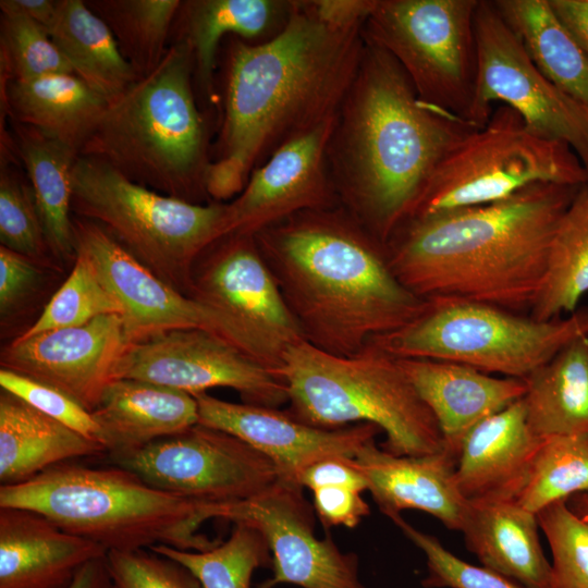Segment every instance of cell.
<instances>
[{
	"label": "cell",
	"instance_id": "1",
	"mask_svg": "<svg viewBox=\"0 0 588 588\" xmlns=\"http://www.w3.org/2000/svg\"><path fill=\"white\" fill-rule=\"evenodd\" d=\"M363 29L329 25L309 1H292L273 38L229 41L224 114L206 177L212 201L234 199L280 147L338 115L359 64Z\"/></svg>",
	"mask_w": 588,
	"mask_h": 588
},
{
	"label": "cell",
	"instance_id": "2",
	"mask_svg": "<svg viewBox=\"0 0 588 588\" xmlns=\"http://www.w3.org/2000/svg\"><path fill=\"white\" fill-rule=\"evenodd\" d=\"M474 128L421 101L394 58L364 35L327 148L341 206L385 245L442 158Z\"/></svg>",
	"mask_w": 588,
	"mask_h": 588
},
{
	"label": "cell",
	"instance_id": "3",
	"mask_svg": "<svg viewBox=\"0 0 588 588\" xmlns=\"http://www.w3.org/2000/svg\"><path fill=\"white\" fill-rule=\"evenodd\" d=\"M579 187L535 183L499 201L409 220L385 244L389 265L424 299L529 315L553 234Z\"/></svg>",
	"mask_w": 588,
	"mask_h": 588
},
{
	"label": "cell",
	"instance_id": "4",
	"mask_svg": "<svg viewBox=\"0 0 588 588\" xmlns=\"http://www.w3.org/2000/svg\"><path fill=\"white\" fill-rule=\"evenodd\" d=\"M304 339L350 356L422 310L385 245L342 206L295 213L254 235Z\"/></svg>",
	"mask_w": 588,
	"mask_h": 588
},
{
	"label": "cell",
	"instance_id": "5",
	"mask_svg": "<svg viewBox=\"0 0 588 588\" xmlns=\"http://www.w3.org/2000/svg\"><path fill=\"white\" fill-rule=\"evenodd\" d=\"M194 59L182 40L108 105L78 155L160 194L208 204L209 131L194 94Z\"/></svg>",
	"mask_w": 588,
	"mask_h": 588
},
{
	"label": "cell",
	"instance_id": "6",
	"mask_svg": "<svg viewBox=\"0 0 588 588\" xmlns=\"http://www.w3.org/2000/svg\"><path fill=\"white\" fill-rule=\"evenodd\" d=\"M1 507L41 514L107 553L156 546L205 551L221 542L200 532L216 518V504L160 490L113 464L89 467L71 461L24 482L0 486Z\"/></svg>",
	"mask_w": 588,
	"mask_h": 588
},
{
	"label": "cell",
	"instance_id": "7",
	"mask_svg": "<svg viewBox=\"0 0 588 588\" xmlns=\"http://www.w3.org/2000/svg\"><path fill=\"white\" fill-rule=\"evenodd\" d=\"M278 373L287 390L286 412L305 424L326 429L372 424L385 433L382 449L395 455L444 451L436 417L397 358L372 342L342 356L303 340L285 351Z\"/></svg>",
	"mask_w": 588,
	"mask_h": 588
},
{
	"label": "cell",
	"instance_id": "8",
	"mask_svg": "<svg viewBox=\"0 0 588 588\" xmlns=\"http://www.w3.org/2000/svg\"><path fill=\"white\" fill-rule=\"evenodd\" d=\"M72 211L108 231L166 283L188 296L200 255L229 234L226 203L194 204L139 185L110 166L77 156Z\"/></svg>",
	"mask_w": 588,
	"mask_h": 588
},
{
	"label": "cell",
	"instance_id": "9",
	"mask_svg": "<svg viewBox=\"0 0 588 588\" xmlns=\"http://www.w3.org/2000/svg\"><path fill=\"white\" fill-rule=\"evenodd\" d=\"M584 335H588V307L540 321L488 304L432 297L407 324L369 342L395 358L445 360L526 379Z\"/></svg>",
	"mask_w": 588,
	"mask_h": 588
},
{
	"label": "cell",
	"instance_id": "10",
	"mask_svg": "<svg viewBox=\"0 0 588 588\" xmlns=\"http://www.w3.org/2000/svg\"><path fill=\"white\" fill-rule=\"evenodd\" d=\"M535 183L583 186L588 173L568 145L535 134L501 105L442 158L407 221L499 201Z\"/></svg>",
	"mask_w": 588,
	"mask_h": 588
},
{
	"label": "cell",
	"instance_id": "11",
	"mask_svg": "<svg viewBox=\"0 0 588 588\" xmlns=\"http://www.w3.org/2000/svg\"><path fill=\"white\" fill-rule=\"evenodd\" d=\"M478 4L376 0L363 32L394 58L421 101L469 122L478 72Z\"/></svg>",
	"mask_w": 588,
	"mask_h": 588
},
{
	"label": "cell",
	"instance_id": "12",
	"mask_svg": "<svg viewBox=\"0 0 588 588\" xmlns=\"http://www.w3.org/2000/svg\"><path fill=\"white\" fill-rule=\"evenodd\" d=\"M188 296L226 324L238 348L277 373L285 351L305 340L254 235L232 233L210 245L194 265Z\"/></svg>",
	"mask_w": 588,
	"mask_h": 588
},
{
	"label": "cell",
	"instance_id": "13",
	"mask_svg": "<svg viewBox=\"0 0 588 588\" xmlns=\"http://www.w3.org/2000/svg\"><path fill=\"white\" fill-rule=\"evenodd\" d=\"M475 33L478 72L470 124L485 125L493 103L502 102L535 134L568 145L588 173V107L538 70L492 1L479 0Z\"/></svg>",
	"mask_w": 588,
	"mask_h": 588
},
{
	"label": "cell",
	"instance_id": "14",
	"mask_svg": "<svg viewBox=\"0 0 588 588\" xmlns=\"http://www.w3.org/2000/svg\"><path fill=\"white\" fill-rule=\"evenodd\" d=\"M108 458L152 487L212 504L250 499L281 478L266 455L233 434L200 424Z\"/></svg>",
	"mask_w": 588,
	"mask_h": 588
},
{
	"label": "cell",
	"instance_id": "15",
	"mask_svg": "<svg viewBox=\"0 0 588 588\" xmlns=\"http://www.w3.org/2000/svg\"><path fill=\"white\" fill-rule=\"evenodd\" d=\"M117 379H137L191 395L230 388L244 403L274 407L289 402L283 379L228 340L206 330L169 331L130 344Z\"/></svg>",
	"mask_w": 588,
	"mask_h": 588
},
{
	"label": "cell",
	"instance_id": "16",
	"mask_svg": "<svg viewBox=\"0 0 588 588\" xmlns=\"http://www.w3.org/2000/svg\"><path fill=\"white\" fill-rule=\"evenodd\" d=\"M217 518L243 522L259 530L272 554L273 575L260 585L293 584L302 588H364L357 559L342 553L329 538L318 539L303 488L280 478L261 493L217 504Z\"/></svg>",
	"mask_w": 588,
	"mask_h": 588
},
{
	"label": "cell",
	"instance_id": "17",
	"mask_svg": "<svg viewBox=\"0 0 588 588\" xmlns=\"http://www.w3.org/2000/svg\"><path fill=\"white\" fill-rule=\"evenodd\" d=\"M73 232L76 253L89 259L121 307L128 345L182 329L206 330L235 345L216 314L166 283L101 225L75 216Z\"/></svg>",
	"mask_w": 588,
	"mask_h": 588
},
{
	"label": "cell",
	"instance_id": "18",
	"mask_svg": "<svg viewBox=\"0 0 588 588\" xmlns=\"http://www.w3.org/2000/svg\"><path fill=\"white\" fill-rule=\"evenodd\" d=\"M127 345L121 316L105 315L76 327L21 334L3 347L1 368L51 385L93 412L115 380Z\"/></svg>",
	"mask_w": 588,
	"mask_h": 588
},
{
	"label": "cell",
	"instance_id": "19",
	"mask_svg": "<svg viewBox=\"0 0 588 588\" xmlns=\"http://www.w3.org/2000/svg\"><path fill=\"white\" fill-rule=\"evenodd\" d=\"M336 117L280 147L228 206L229 234L256 235L295 213L341 206L327 148Z\"/></svg>",
	"mask_w": 588,
	"mask_h": 588
},
{
	"label": "cell",
	"instance_id": "20",
	"mask_svg": "<svg viewBox=\"0 0 588 588\" xmlns=\"http://www.w3.org/2000/svg\"><path fill=\"white\" fill-rule=\"evenodd\" d=\"M193 396L198 405V424L243 440L266 455L281 478L296 483L310 464L332 456L352 458L381 431L367 422L319 428L274 407L228 402L207 392Z\"/></svg>",
	"mask_w": 588,
	"mask_h": 588
},
{
	"label": "cell",
	"instance_id": "21",
	"mask_svg": "<svg viewBox=\"0 0 588 588\" xmlns=\"http://www.w3.org/2000/svg\"><path fill=\"white\" fill-rule=\"evenodd\" d=\"M346 460L366 478L373 501L389 518L414 509L438 518L450 530L462 531L470 502L455 480L456 456L445 450L421 456L395 455L371 440Z\"/></svg>",
	"mask_w": 588,
	"mask_h": 588
},
{
	"label": "cell",
	"instance_id": "22",
	"mask_svg": "<svg viewBox=\"0 0 588 588\" xmlns=\"http://www.w3.org/2000/svg\"><path fill=\"white\" fill-rule=\"evenodd\" d=\"M397 360L436 417L444 450L457 458L464 438L477 424L518 401L526 393L524 379L494 377L445 360Z\"/></svg>",
	"mask_w": 588,
	"mask_h": 588
},
{
	"label": "cell",
	"instance_id": "23",
	"mask_svg": "<svg viewBox=\"0 0 588 588\" xmlns=\"http://www.w3.org/2000/svg\"><path fill=\"white\" fill-rule=\"evenodd\" d=\"M106 555L41 514L0 509V588H70L85 564Z\"/></svg>",
	"mask_w": 588,
	"mask_h": 588
},
{
	"label": "cell",
	"instance_id": "24",
	"mask_svg": "<svg viewBox=\"0 0 588 588\" xmlns=\"http://www.w3.org/2000/svg\"><path fill=\"white\" fill-rule=\"evenodd\" d=\"M541 439L528 426L523 397L477 424L462 442L455 468L463 497L515 500Z\"/></svg>",
	"mask_w": 588,
	"mask_h": 588
},
{
	"label": "cell",
	"instance_id": "25",
	"mask_svg": "<svg viewBox=\"0 0 588 588\" xmlns=\"http://www.w3.org/2000/svg\"><path fill=\"white\" fill-rule=\"evenodd\" d=\"M107 456L126 454L198 424L196 399L137 379H117L91 412Z\"/></svg>",
	"mask_w": 588,
	"mask_h": 588
},
{
	"label": "cell",
	"instance_id": "26",
	"mask_svg": "<svg viewBox=\"0 0 588 588\" xmlns=\"http://www.w3.org/2000/svg\"><path fill=\"white\" fill-rule=\"evenodd\" d=\"M538 528L537 515L514 500H482L470 502L462 532L482 566L525 588H551Z\"/></svg>",
	"mask_w": 588,
	"mask_h": 588
},
{
	"label": "cell",
	"instance_id": "27",
	"mask_svg": "<svg viewBox=\"0 0 588 588\" xmlns=\"http://www.w3.org/2000/svg\"><path fill=\"white\" fill-rule=\"evenodd\" d=\"M292 1L282 0H191L182 1L180 36L193 53L194 79L210 101L216 97L217 51L223 37L267 41L285 26Z\"/></svg>",
	"mask_w": 588,
	"mask_h": 588
},
{
	"label": "cell",
	"instance_id": "28",
	"mask_svg": "<svg viewBox=\"0 0 588 588\" xmlns=\"http://www.w3.org/2000/svg\"><path fill=\"white\" fill-rule=\"evenodd\" d=\"M103 454L107 450L100 442L1 390L0 486L24 482L61 463Z\"/></svg>",
	"mask_w": 588,
	"mask_h": 588
},
{
	"label": "cell",
	"instance_id": "29",
	"mask_svg": "<svg viewBox=\"0 0 588 588\" xmlns=\"http://www.w3.org/2000/svg\"><path fill=\"white\" fill-rule=\"evenodd\" d=\"M2 102L14 122L34 127L78 152L108 100L75 74L1 81Z\"/></svg>",
	"mask_w": 588,
	"mask_h": 588
},
{
	"label": "cell",
	"instance_id": "30",
	"mask_svg": "<svg viewBox=\"0 0 588 588\" xmlns=\"http://www.w3.org/2000/svg\"><path fill=\"white\" fill-rule=\"evenodd\" d=\"M524 380L527 422L537 437L588 434V335L566 344Z\"/></svg>",
	"mask_w": 588,
	"mask_h": 588
},
{
	"label": "cell",
	"instance_id": "31",
	"mask_svg": "<svg viewBox=\"0 0 588 588\" xmlns=\"http://www.w3.org/2000/svg\"><path fill=\"white\" fill-rule=\"evenodd\" d=\"M13 126L49 253L59 260L75 259L71 174L78 151L34 127L14 121Z\"/></svg>",
	"mask_w": 588,
	"mask_h": 588
},
{
	"label": "cell",
	"instance_id": "32",
	"mask_svg": "<svg viewBox=\"0 0 588 588\" xmlns=\"http://www.w3.org/2000/svg\"><path fill=\"white\" fill-rule=\"evenodd\" d=\"M73 73L108 101L139 76L122 54L106 22L82 0H59L48 30Z\"/></svg>",
	"mask_w": 588,
	"mask_h": 588
},
{
	"label": "cell",
	"instance_id": "33",
	"mask_svg": "<svg viewBox=\"0 0 588 588\" xmlns=\"http://www.w3.org/2000/svg\"><path fill=\"white\" fill-rule=\"evenodd\" d=\"M492 2L538 70L588 107V54L559 19L550 0Z\"/></svg>",
	"mask_w": 588,
	"mask_h": 588
},
{
	"label": "cell",
	"instance_id": "34",
	"mask_svg": "<svg viewBox=\"0 0 588 588\" xmlns=\"http://www.w3.org/2000/svg\"><path fill=\"white\" fill-rule=\"evenodd\" d=\"M588 293V184L577 191L553 234L546 274L529 316L572 314Z\"/></svg>",
	"mask_w": 588,
	"mask_h": 588
},
{
	"label": "cell",
	"instance_id": "35",
	"mask_svg": "<svg viewBox=\"0 0 588 588\" xmlns=\"http://www.w3.org/2000/svg\"><path fill=\"white\" fill-rule=\"evenodd\" d=\"M111 29L124 58L138 76L152 71L167 52L180 0L86 1Z\"/></svg>",
	"mask_w": 588,
	"mask_h": 588
},
{
	"label": "cell",
	"instance_id": "36",
	"mask_svg": "<svg viewBox=\"0 0 588 588\" xmlns=\"http://www.w3.org/2000/svg\"><path fill=\"white\" fill-rule=\"evenodd\" d=\"M588 492V434L541 439L526 480L515 498L537 514L546 506Z\"/></svg>",
	"mask_w": 588,
	"mask_h": 588
},
{
	"label": "cell",
	"instance_id": "37",
	"mask_svg": "<svg viewBox=\"0 0 588 588\" xmlns=\"http://www.w3.org/2000/svg\"><path fill=\"white\" fill-rule=\"evenodd\" d=\"M150 550L185 566L203 588H250L255 569L272 560L262 534L243 522L234 523L225 541L205 551L169 546H156Z\"/></svg>",
	"mask_w": 588,
	"mask_h": 588
},
{
	"label": "cell",
	"instance_id": "38",
	"mask_svg": "<svg viewBox=\"0 0 588 588\" xmlns=\"http://www.w3.org/2000/svg\"><path fill=\"white\" fill-rule=\"evenodd\" d=\"M1 81L74 74L49 33L21 13L11 0H1Z\"/></svg>",
	"mask_w": 588,
	"mask_h": 588
},
{
	"label": "cell",
	"instance_id": "39",
	"mask_svg": "<svg viewBox=\"0 0 588 588\" xmlns=\"http://www.w3.org/2000/svg\"><path fill=\"white\" fill-rule=\"evenodd\" d=\"M121 307L109 293L89 259L76 253L65 282L54 293L38 319L23 335L76 327L105 315H120Z\"/></svg>",
	"mask_w": 588,
	"mask_h": 588
},
{
	"label": "cell",
	"instance_id": "40",
	"mask_svg": "<svg viewBox=\"0 0 588 588\" xmlns=\"http://www.w3.org/2000/svg\"><path fill=\"white\" fill-rule=\"evenodd\" d=\"M536 515L552 554L551 588H588V522L566 501L554 502Z\"/></svg>",
	"mask_w": 588,
	"mask_h": 588
},
{
	"label": "cell",
	"instance_id": "41",
	"mask_svg": "<svg viewBox=\"0 0 588 588\" xmlns=\"http://www.w3.org/2000/svg\"><path fill=\"white\" fill-rule=\"evenodd\" d=\"M0 241L38 264L49 253L33 189L9 169L0 176Z\"/></svg>",
	"mask_w": 588,
	"mask_h": 588
},
{
	"label": "cell",
	"instance_id": "42",
	"mask_svg": "<svg viewBox=\"0 0 588 588\" xmlns=\"http://www.w3.org/2000/svg\"><path fill=\"white\" fill-rule=\"evenodd\" d=\"M392 522L426 556L428 576L422 581L427 588H525L485 566L467 563L444 548L434 536L422 532L405 522L402 516Z\"/></svg>",
	"mask_w": 588,
	"mask_h": 588
},
{
	"label": "cell",
	"instance_id": "43",
	"mask_svg": "<svg viewBox=\"0 0 588 588\" xmlns=\"http://www.w3.org/2000/svg\"><path fill=\"white\" fill-rule=\"evenodd\" d=\"M106 561L114 588H203L185 566L150 549L110 551Z\"/></svg>",
	"mask_w": 588,
	"mask_h": 588
},
{
	"label": "cell",
	"instance_id": "44",
	"mask_svg": "<svg viewBox=\"0 0 588 588\" xmlns=\"http://www.w3.org/2000/svg\"><path fill=\"white\" fill-rule=\"evenodd\" d=\"M0 385L40 413L102 444L91 412L62 391L5 368L0 369Z\"/></svg>",
	"mask_w": 588,
	"mask_h": 588
},
{
	"label": "cell",
	"instance_id": "45",
	"mask_svg": "<svg viewBox=\"0 0 588 588\" xmlns=\"http://www.w3.org/2000/svg\"><path fill=\"white\" fill-rule=\"evenodd\" d=\"M38 262L1 245L0 314L4 319L35 290L40 278Z\"/></svg>",
	"mask_w": 588,
	"mask_h": 588
},
{
	"label": "cell",
	"instance_id": "46",
	"mask_svg": "<svg viewBox=\"0 0 588 588\" xmlns=\"http://www.w3.org/2000/svg\"><path fill=\"white\" fill-rule=\"evenodd\" d=\"M314 507L327 527L354 528L370 512L362 492L340 487L320 488L313 491Z\"/></svg>",
	"mask_w": 588,
	"mask_h": 588
},
{
	"label": "cell",
	"instance_id": "47",
	"mask_svg": "<svg viewBox=\"0 0 588 588\" xmlns=\"http://www.w3.org/2000/svg\"><path fill=\"white\" fill-rule=\"evenodd\" d=\"M347 457H326L307 466L298 476L297 483L311 491L340 487L358 492L368 490L366 478L346 460Z\"/></svg>",
	"mask_w": 588,
	"mask_h": 588
},
{
	"label": "cell",
	"instance_id": "48",
	"mask_svg": "<svg viewBox=\"0 0 588 588\" xmlns=\"http://www.w3.org/2000/svg\"><path fill=\"white\" fill-rule=\"evenodd\" d=\"M316 15L324 23L339 28L365 25L376 0H311Z\"/></svg>",
	"mask_w": 588,
	"mask_h": 588
},
{
	"label": "cell",
	"instance_id": "49",
	"mask_svg": "<svg viewBox=\"0 0 588 588\" xmlns=\"http://www.w3.org/2000/svg\"><path fill=\"white\" fill-rule=\"evenodd\" d=\"M550 3L559 19L588 54V0H550Z\"/></svg>",
	"mask_w": 588,
	"mask_h": 588
},
{
	"label": "cell",
	"instance_id": "50",
	"mask_svg": "<svg viewBox=\"0 0 588 588\" xmlns=\"http://www.w3.org/2000/svg\"><path fill=\"white\" fill-rule=\"evenodd\" d=\"M106 556L85 564L77 573L70 588H114L107 567Z\"/></svg>",
	"mask_w": 588,
	"mask_h": 588
},
{
	"label": "cell",
	"instance_id": "51",
	"mask_svg": "<svg viewBox=\"0 0 588 588\" xmlns=\"http://www.w3.org/2000/svg\"><path fill=\"white\" fill-rule=\"evenodd\" d=\"M12 4L24 15L49 30L53 24L59 0H11Z\"/></svg>",
	"mask_w": 588,
	"mask_h": 588
},
{
	"label": "cell",
	"instance_id": "52",
	"mask_svg": "<svg viewBox=\"0 0 588 588\" xmlns=\"http://www.w3.org/2000/svg\"><path fill=\"white\" fill-rule=\"evenodd\" d=\"M566 504L578 517L588 522V492L571 497Z\"/></svg>",
	"mask_w": 588,
	"mask_h": 588
}]
</instances>
